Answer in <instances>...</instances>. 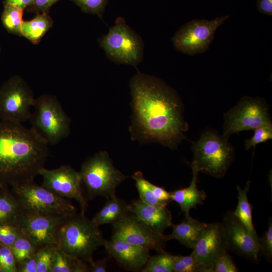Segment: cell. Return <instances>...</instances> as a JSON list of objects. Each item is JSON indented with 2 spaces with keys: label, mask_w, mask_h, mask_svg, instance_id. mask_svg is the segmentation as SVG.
Here are the masks:
<instances>
[{
  "label": "cell",
  "mask_w": 272,
  "mask_h": 272,
  "mask_svg": "<svg viewBox=\"0 0 272 272\" xmlns=\"http://www.w3.org/2000/svg\"><path fill=\"white\" fill-rule=\"evenodd\" d=\"M256 7L260 13L269 16L272 15V0H257Z\"/></svg>",
  "instance_id": "cell-42"
},
{
  "label": "cell",
  "mask_w": 272,
  "mask_h": 272,
  "mask_svg": "<svg viewBox=\"0 0 272 272\" xmlns=\"http://www.w3.org/2000/svg\"><path fill=\"white\" fill-rule=\"evenodd\" d=\"M173 256L165 251L150 256L146 264L141 269L142 272H174Z\"/></svg>",
  "instance_id": "cell-28"
},
{
  "label": "cell",
  "mask_w": 272,
  "mask_h": 272,
  "mask_svg": "<svg viewBox=\"0 0 272 272\" xmlns=\"http://www.w3.org/2000/svg\"><path fill=\"white\" fill-rule=\"evenodd\" d=\"M150 187L154 196L161 202H168L170 200V192L164 188L150 182Z\"/></svg>",
  "instance_id": "cell-40"
},
{
  "label": "cell",
  "mask_w": 272,
  "mask_h": 272,
  "mask_svg": "<svg viewBox=\"0 0 272 272\" xmlns=\"http://www.w3.org/2000/svg\"><path fill=\"white\" fill-rule=\"evenodd\" d=\"M24 9L14 5H5L1 20L2 22L10 33L21 36V27L23 22Z\"/></svg>",
  "instance_id": "cell-26"
},
{
  "label": "cell",
  "mask_w": 272,
  "mask_h": 272,
  "mask_svg": "<svg viewBox=\"0 0 272 272\" xmlns=\"http://www.w3.org/2000/svg\"><path fill=\"white\" fill-rule=\"evenodd\" d=\"M222 224L228 249L253 262H258L260 252L258 236L252 235L233 211L224 215Z\"/></svg>",
  "instance_id": "cell-15"
},
{
  "label": "cell",
  "mask_w": 272,
  "mask_h": 272,
  "mask_svg": "<svg viewBox=\"0 0 272 272\" xmlns=\"http://www.w3.org/2000/svg\"><path fill=\"white\" fill-rule=\"evenodd\" d=\"M37 252L17 265L18 272H36L38 263Z\"/></svg>",
  "instance_id": "cell-39"
},
{
  "label": "cell",
  "mask_w": 272,
  "mask_h": 272,
  "mask_svg": "<svg viewBox=\"0 0 272 272\" xmlns=\"http://www.w3.org/2000/svg\"><path fill=\"white\" fill-rule=\"evenodd\" d=\"M130 213V205L116 195L107 199L103 208L94 216L92 221L97 226L119 221Z\"/></svg>",
  "instance_id": "cell-21"
},
{
  "label": "cell",
  "mask_w": 272,
  "mask_h": 272,
  "mask_svg": "<svg viewBox=\"0 0 272 272\" xmlns=\"http://www.w3.org/2000/svg\"><path fill=\"white\" fill-rule=\"evenodd\" d=\"M6 187H4L0 193V225L17 226V221L25 210L13 192L6 191Z\"/></svg>",
  "instance_id": "cell-22"
},
{
  "label": "cell",
  "mask_w": 272,
  "mask_h": 272,
  "mask_svg": "<svg viewBox=\"0 0 272 272\" xmlns=\"http://www.w3.org/2000/svg\"><path fill=\"white\" fill-rule=\"evenodd\" d=\"M52 23L53 21L48 14H37L33 19L23 21L21 27V36L33 44H37L51 27Z\"/></svg>",
  "instance_id": "cell-23"
},
{
  "label": "cell",
  "mask_w": 272,
  "mask_h": 272,
  "mask_svg": "<svg viewBox=\"0 0 272 272\" xmlns=\"http://www.w3.org/2000/svg\"><path fill=\"white\" fill-rule=\"evenodd\" d=\"M130 205V213L159 232L163 233L171 227L172 215L166 207L152 205L141 200L133 201Z\"/></svg>",
  "instance_id": "cell-18"
},
{
  "label": "cell",
  "mask_w": 272,
  "mask_h": 272,
  "mask_svg": "<svg viewBox=\"0 0 272 272\" xmlns=\"http://www.w3.org/2000/svg\"><path fill=\"white\" fill-rule=\"evenodd\" d=\"M59 0H34L31 5L26 8L29 12L47 13L51 6Z\"/></svg>",
  "instance_id": "cell-38"
},
{
  "label": "cell",
  "mask_w": 272,
  "mask_h": 272,
  "mask_svg": "<svg viewBox=\"0 0 272 272\" xmlns=\"http://www.w3.org/2000/svg\"><path fill=\"white\" fill-rule=\"evenodd\" d=\"M224 116L223 136L226 139L241 131L272 126L266 103L258 97H243Z\"/></svg>",
  "instance_id": "cell-11"
},
{
  "label": "cell",
  "mask_w": 272,
  "mask_h": 272,
  "mask_svg": "<svg viewBox=\"0 0 272 272\" xmlns=\"http://www.w3.org/2000/svg\"><path fill=\"white\" fill-rule=\"evenodd\" d=\"M85 13L96 15L102 19L108 0H71Z\"/></svg>",
  "instance_id": "cell-32"
},
{
  "label": "cell",
  "mask_w": 272,
  "mask_h": 272,
  "mask_svg": "<svg viewBox=\"0 0 272 272\" xmlns=\"http://www.w3.org/2000/svg\"><path fill=\"white\" fill-rule=\"evenodd\" d=\"M3 187V186H2L1 184H0V188Z\"/></svg>",
  "instance_id": "cell-45"
},
{
  "label": "cell",
  "mask_w": 272,
  "mask_h": 272,
  "mask_svg": "<svg viewBox=\"0 0 272 272\" xmlns=\"http://www.w3.org/2000/svg\"><path fill=\"white\" fill-rule=\"evenodd\" d=\"M56 246L67 254L88 264L105 239L99 226L85 214L74 213L61 223L56 233Z\"/></svg>",
  "instance_id": "cell-3"
},
{
  "label": "cell",
  "mask_w": 272,
  "mask_h": 272,
  "mask_svg": "<svg viewBox=\"0 0 272 272\" xmlns=\"http://www.w3.org/2000/svg\"><path fill=\"white\" fill-rule=\"evenodd\" d=\"M0 266L2 272H18L17 263L10 247L1 244Z\"/></svg>",
  "instance_id": "cell-34"
},
{
  "label": "cell",
  "mask_w": 272,
  "mask_h": 272,
  "mask_svg": "<svg viewBox=\"0 0 272 272\" xmlns=\"http://www.w3.org/2000/svg\"><path fill=\"white\" fill-rule=\"evenodd\" d=\"M230 16H223L210 21L195 19L188 22L172 37L174 47L177 51L189 55L205 52L212 44L216 31Z\"/></svg>",
  "instance_id": "cell-10"
},
{
  "label": "cell",
  "mask_w": 272,
  "mask_h": 272,
  "mask_svg": "<svg viewBox=\"0 0 272 272\" xmlns=\"http://www.w3.org/2000/svg\"><path fill=\"white\" fill-rule=\"evenodd\" d=\"M207 224L192 218L186 219L178 224H172L171 240H178L184 246L193 249L201 236Z\"/></svg>",
  "instance_id": "cell-20"
},
{
  "label": "cell",
  "mask_w": 272,
  "mask_h": 272,
  "mask_svg": "<svg viewBox=\"0 0 272 272\" xmlns=\"http://www.w3.org/2000/svg\"><path fill=\"white\" fill-rule=\"evenodd\" d=\"M69 216L48 215L24 210L17 221V226L39 248L48 245H56V231Z\"/></svg>",
  "instance_id": "cell-14"
},
{
  "label": "cell",
  "mask_w": 272,
  "mask_h": 272,
  "mask_svg": "<svg viewBox=\"0 0 272 272\" xmlns=\"http://www.w3.org/2000/svg\"><path fill=\"white\" fill-rule=\"evenodd\" d=\"M254 130L253 136L245 141L246 150L253 147L259 143L264 142L272 139V126H262Z\"/></svg>",
  "instance_id": "cell-35"
},
{
  "label": "cell",
  "mask_w": 272,
  "mask_h": 272,
  "mask_svg": "<svg viewBox=\"0 0 272 272\" xmlns=\"http://www.w3.org/2000/svg\"><path fill=\"white\" fill-rule=\"evenodd\" d=\"M56 248V245H48L39 249L37 252L38 263L36 272H50Z\"/></svg>",
  "instance_id": "cell-31"
},
{
  "label": "cell",
  "mask_w": 272,
  "mask_h": 272,
  "mask_svg": "<svg viewBox=\"0 0 272 272\" xmlns=\"http://www.w3.org/2000/svg\"><path fill=\"white\" fill-rule=\"evenodd\" d=\"M172 265L174 272H207L191 253L188 256L173 255Z\"/></svg>",
  "instance_id": "cell-30"
},
{
  "label": "cell",
  "mask_w": 272,
  "mask_h": 272,
  "mask_svg": "<svg viewBox=\"0 0 272 272\" xmlns=\"http://www.w3.org/2000/svg\"><path fill=\"white\" fill-rule=\"evenodd\" d=\"M193 157L189 163L198 172L220 178L227 172L234 158V150L227 139L207 131L193 145Z\"/></svg>",
  "instance_id": "cell-7"
},
{
  "label": "cell",
  "mask_w": 272,
  "mask_h": 272,
  "mask_svg": "<svg viewBox=\"0 0 272 272\" xmlns=\"http://www.w3.org/2000/svg\"><path fill=\"white\" fill-rule=\"evenodd\" d=\"M42 178V186L57 195L75 199L80 205L82 214L87 211L88 203L84 196L79 172L69 165L39 171Z\"/></svg>",
  "instance_id": "cell-13"
},
{
  "label": "cell",
  "mask_w": 272,
  "mask_h": 272,
  "mask_svg": "<svg viewBox=\"0 0 272 272\" xmlns=\"http://www.w3.org/2000/svg\"><path fill=\"white\" fill-rule=\"evenodd\" d=\"M228 250L222 223L207 224L191 254L207 272H213L217 259Z\"/></svg>",
  "instance_id": "cell-16"
},
{
  "label": "cell",
  "mask_w": 272,
  "mask_h": 272,
  "mask_svg": "<svg viewBox=\"0 0 272 272\" xmlns=\"http://www.w3.org/2000/svg\"><path fill=\"white\" fill-rule=\"evenodd\" d=\"M25 211L53 215L69 216L76 208L67 199L31 181L12 187Z\"/></svg>",
  "instance_id": "cell-9"
},
{
  "label": "cell",
  "mask_w": 272,
  "mask_h": 272,
  "mask_svg": "<svg viewBox=\"0 0 272 272\" xmlns=\"http://www.w3.org/2000/svg\"><path fill=\"white\" fill-rule=\"evenodd\" d=\"M107 253L124 268L141 270L150 255V250L121 240H105L103 244Z\"/></svg>",
  "instance_id": "cell-17"
},
{
  "label": "cell",
  "mask_w": 272,
  "mask_h": 272,
  "mask_svg": "<svg viewBox=\"0 0 272 272\" xmlns=\"http://www.w3.org/2000/svg\"><path fill=\"white\" fill-rule=\"evenodd\" d=\"M108 257H106L97 261H93L89 264V271L91 272H105L107 269V264Z\"/></svg>",
  "instance_id": "cell-41"
},
{
  "label": "cell",
  "mask_w": 272,
  "mask_h": 272,
  "mask_svg": "<svg viewBox=\"0 0 272 272\" xmlns=\"http://www.w3.org/2000/svg\"><path fill=\"white\" fill-rule=\"evenodd\" d=\"M111 239L121 240L161 252L164 250L169 235L158 232L134 214H128L112 224Z\"/></svg>",
  "instance_id": "cell-12"
},
{
  "label": "cell",
  "mask_w": 272,
  "mask_h": 272,
  "mask_svg": "<svg viewBox=\"0 0 272 272\" xmlns=\"http://www.w3.org/2000/svg\"><path fill=\"white\" fill-rule=\"evenodd\" d=\"M192 178L190 185L185 188L175 190L170 192V200L177 203L183 213L185 219L191 218V209L196 208L198 205L202 204L206 198V193L197 188L196 182L198 172L193 168Z\"/></svg>",
  "instance_id": "cell-19"
},
{
  "label": "cell",
  "mask_w": 272,
  "mask_h": 272,
  "mask_svg": "<svg viewBox=\"0 0 272 272\" xmlns=\"http://www.w3.org/2000/svg\"><path fill=\"white\" fill-rule=\"evenodd\" d=\"M10 248L17 265L33 255L40 248L28 236L23 233L15 240Z\"/></svg>",
  "instance_id": "cell-27"
},
{
  "label": "cell",
  "mask_w": 272,
  "mask_h": 272,
  "mask_svg": "<svg viewBox=\"0 0 272 272\" xmlns=\"http://www.w3.org/2000/svg\"><path fill=\"white\" fill-rule=\"evenodd\" d=\"M29 119L31 127L48 145H54L68 137L71 120L57 98L42 95L35 100Z\"/></svg>",
  "instance_id": "cell-6"
},
{
  "label": "cell",
  "mask_w": 272,
  "mask_h": 272,
  "mask_svg": "<svg viewBox=\"0 0 272 272\" xmlns=\"http://www.w3.org/2000/svg\"><path fill=\"white\" fill-rule=\"evenodd\" d=\"M131 177L135 181L140 200L152 205L166 207L167 202H161L154 196L150 182L144 178L142 172H134Z\"/></svg>",
  "instance_id": "cell-29"
},
{
  "label": "cell",
  "mask_w": 272,
  "mask_h": 272,
  "mask_svg": "<svg viewBox=\"0 0 272 272\" xmlns=\"http://www.w3.org/2000/svg\"><path fill=\"white\" fill-rule=\"evenodd\" d=\"M131 140L176 148L188 128L177 92L162 80L139 71L129 82Z\"/></svg>",
  "instance_id": "cell-1"
},
{
  "label": "cell",
  "mask_w": 272,
  "mask_h": 272,
  "mask_svg": "<svg viewBox=\"0 0 272 272\" xmlns=\"http://www.w3.org/2000/svg\"><path fill=\"white\" fill-rule=\"evenodd\" d=\"M88 271H89L88 263L67 254L56 246L50 272Z\"/></svg>",
  "instance_id": "cell-25"
},
{
  "label": "cell",
  "mask_w": 272,
  "mask_h": 272,
  "mask_svg": "<svg viewBox=\"0 0 272 272\" xmlns=\"http://www.w3.org/2000/svg\"><path fill=\"white\" fill-rule=\"evenodd\" d=\"M48 143L32 127L0 122V184L13 187L33 181L44 167Z\"/></svg>",
  "instance_id": "cell-2"
},
{
  "label": "cell",
  "mask_w": 272,
  "mask_h": 272,
  "mask_svg": "<svg viewBox=\"0 0 272 272\" xmlns=\"http://www.w3.org/2000/svg\"><path fill=\"white\" fill-rule=\"evenodd\" d=\"M250 185V182L248 181L244 188H241L239 186H237L238 203L235 210L233 212L252 235L257 236L252 222L251 207L247 197Z\"/></svg>",
  "instance_id": "cell-24"
},
{
  "label": "cell",
  "mask_w": 272,
  "mask_h": 272,
  "mask_svg": "<svg viewBox=\"0 0 272 272\" xmlns=\"http://www.w3.org/2000/svg\"><path fill=\"white\" fill-rule=\"evenodd\" d=\"M0 272H2V269H1V266H0Z\"/></svg>",
  "instance_id": "cell-44"
},
{
  "label": "cell",
  "mask_w": 272,
  "mask_h": 272,
  "mask_svg": "<svg viewBox=\"0 0 272 272\" xmlns=\"http://www.w3.org/2000/svg\"><path fill=\"white\" fill-rule=\"evenodd\" d=\"M35 98L24 79L14 76L0 87V118L22 123L29 120Z\"/></svg>",
  "instance_id": "cell-8"
},
{
  "label": "cell",
  "mask_w": 272,
  "mask_h": 272,
  "mask_svg": "<svg viewBox=\"0 0 272 272\" xmlns=\"http://www.w3.org/2000/svg\"><path fill=\"white\" fill-rule=\"evenodd\" d=\"M259 251L261 252L264 258L269 262L272 260V222L269 219L267 230L261 238L258 240Z\"/></svg>",
  "instance_id": "cell-36"
},
{
  "label": "cell",
  "mask_w": 272,
  "mask_h": 272,
  "mask_svg": "<svg viewBox=\"0 0 272 272\" xmlns=\"http://www.w3.org/2000/svg\"><path fill=\"white\" fill-rule=\"evenodd\" d=\"M34 0H5V5H14L20 7L24 10L31 5Z\"/></svg>",
  "instance_id": "cell-43"
},
{
  "label": "cell",
  "mask_w": 272,
  "mask_h": 272,
  "mask_svg": "<svg viewBox=\"0 0 272 272\" xmlns=\"http://www.w3.org/2000/svg\"><path fill=\"white\" fill-rule=\"evenodd\" d=\"M79 174L88 199L115 195L117 187L128 177L113 165L106 151H99L83 163Z\"/></svg>",
  "instance_id": "cell-4"
},
{
  "label": "cell",
  "mask_w": 272,
  "mask_h": 272,
  "mask_svg": "<svg viewBox=\"0 0 272 272\" xmlns=\"http://www.w3.org/2000/svg\"><path fill=\"white\" fill-rule=\"evenodd\" d=\"M99 46L111 61L136 67L144 58L142 37L119 17L108 32L98 39Z\"/></svg>",
  "instance_id": "cell-5"
},
{
  "label": "cell",
  "mask_w": 272,
  "mask_h": 272,
  "mask_svg": "<svg viewBox=\"0 0 272 272\" xmlns=\"http://www.w3.org/2000/svg\"><path fill=\"white\" fill-rule=\"evenodd\" d=\"M238 268L232 257L226 252L220 255L216 260L213 272H237Z\"/></svg>",
  "instance_id": "cell-37"
},
{
  "label": "cell",
  "mask_w": 272,
  "mask_h": 272,
  "mask_svg": "<svg viewBox=\"0 0 272 272\" xmlns=\"http://www.w3.org/2000/svg\"><path fill=\"white\" fill-rule=\"evenodd\" d=\"M22 234L20 228L10 224L0 225V244L10 247Z\"/></svg>",
  "instance_id": "cell-33"
}]
</instances>
